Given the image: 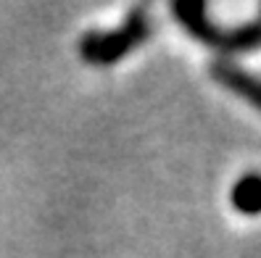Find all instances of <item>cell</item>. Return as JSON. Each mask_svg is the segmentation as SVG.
I'll use <instances>...</instances> for the list:
<instances>
[{
    "instance_id": "277c9868",
    "label": "cell",
    "mask_w": 261,
    "mask_h": 258,
    "mask_svg": "<svg viewBox=\"0 0 261 258\" xmlns=\"http://www.w3.org/2000/svg\"><path fill=\"white\" fill-rule=\"evenodd\" d=\"M211 48H219L227 53H245V50H256L261 48V19L243 24L224 32V29H217V37H214Z\"/></svg>"
},
{
    "instance_id": "3957f363",
    "label": "cell",
    "mask_w": 261,
    "mask_h": 258,
    "mask_svg": "<svg viewBox=\"0 0 261 258\" xmlns=\"http://www.w3.org/2000/svg\"><path fill=\"white\" fill-rule=\"evenodd\" d=\"M172 11H174L177 21L185 26L195 40H201L203 45H211V42H214V37H217V29H219V26L208 19V11H206L203 3L177 0V3L172 6Z\"/></svg>"
},
{
    "instance_id": "7a4b0ae2",
    "label": "cell",
    "mask_w": 261,
    "mask_h": 258,
    "mask_svg": "<svg viewBox=\"0 0 261 258\" xmlns=\"http://www.w3.org/2000/svg\"><path fill=\"white\" fill-rule=\"evenodd\" d=\"M208 71H211V77L217 79L222 87L229 90V93H235L243 100H248L251 105L261 108V79L258 77L243 71L240 66L229 64V61H214Z\"/></svg>"
},
{
    "instance_id": "6da1fadb",
    "label": "cell",
    "mask_w": 261,
    "mask_h": 258,
    "mask_svg": "<svg viewBox=\"0 0 261 258\" xmlns=\"http://www.w3.org/2000/svg\"><path fill=\"white\" fill-rule=\"evenodd\" d=\"M150 37V19L148 8L137 6L127 13L124 24L111 32H85L76 42V50L85 61L95 66H111L119 58L129 55L137 45H143Z\"/></svg>"
},
{
    "instance_id": "5b68a950",
    "label": "cell",
    "mask_w": 261,
    "mask_h": 258,
    "mask_svg": "<svg viewBox=\"0 0 261 258\" xmlns=\"http://www.w3.org/2000/svg\"><path fill=\"white\" fill-rule=\"evenodd\" d=\"M235 211L243 216H258L261 214V174H245L240 177L232 192H229Z\"/></svg>"
}]
</instances>
